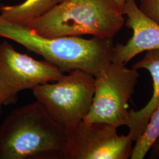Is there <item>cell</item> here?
Instances as JSON below:
<instances>
[{"instance_id": "6da1fadb", "label": "cell", "mask_w": 159, "mask_h": 159, "mask_svg": "<svg viewBox=\"0 0 159 159\" xmlns=\"http://www.w3.org/2000/svg\"><path fill=\"white\" fill-rule=\"evenodd\" d=\"M66 131L39 102L15 108L0 125V159H64Z\"/></svg>"}, {"instance_id": "7a4b0ae2", "label": "cell", "mask_w": 159, "mask_h": 159, "mask_svg": "<svg viewBox=\"0 0 159 159\" xmlns=\"http://www.w3.org/2000/svg\"><path fill=\"white\" fill-rule=\"evenodd\" d=\"M0 37L12 40L39 54L64 73L80 70L95 77L112 60L113 42L110 38L46 37L1 17Z\"/></svg>"}, {"instance_id": "3957f363", "label": "cell", "mask_w": 159, "mask_h": 159, "mask_svg": "<svg viewBox=\"0 0 159 159\" xmlns=\"http://www.w3.org/2000/svg\"><path fill=\"white\" fill-rule=\"evenodd\" d=\"M125 24L122 10L114 0H64L23 25L49 38L91 35L112 39Z\"/></svg>"}, {"instance_id": "277c9868", "label": "cell", "mask_w": 159, "mask_h": 159, "mask_svg": "<svg viewBox=\"0 0 159 159\" xmlns=\"http://www.w3.org/2000/svg\"><path fill=\"white\" fill-rule=\"evenodd\" d=\"M94 77L75 70L53 82L37 85L32 91L57 124L65 130L85 119L94 93Z\"/></svg>"}, {"instance_id": "5b68a950", "label": "cell", "mask_w": 159, "mask_h": 159, "mask_svg": "<svg viewBox=\"0 0 159 159\" xmlns=\"http://www.w3.org/2000/svg\"><path fill=\"white\" fill-rule=\"evenodd\" d=\"M139 75L126 64L111 62L94 77V93L91 107L83 120L102 123L118 128L127 125L128 102L134 93Z\"/></svg>"}, {"instance_id": "8992f818", "label": "cell", "mask_w": 159, "mask_h": 159, "mask_svg": "<svg viewBox=\"0 0 159 159\" xmlns=\"http://www.w3.org/2000/svg\"><path fill=\"white\" fill-rule=\"evenodd\" d=\"M64 74L46 60L18 52L6 41L0 43V98L4 106L16 104L21 91L55 81Z\"/></svg>"}, {"instance_id": "52a82bcc", "label": "cell", "mask_w": 159, "mask_h": 159, "mask_svg": "<svg viewBox=\"0 0 159 159\" xmlns=\"http://www.w3.org/2000/svg\"><path fill=\"white\" fill-rule=\"evenodd\" d=\"M117 130L106 123L82 120L66 130L64 159L130 158L133 141L129 135H119Z\"/></svg>"}, {"instance_id": "ba28073f", "label": "cell", "mask_w": 159, "mask_h": 159, "mask_svg": "<svg viewBox=\"0 0 159 159\" xmlns=\"http://www.w3.org/2000/svg\"><path fill=\"white\" fill-rule=\"evenodd\" d=\"M122 11L133 35L125 44L113 46L111 62L127 64L143 52L159 50V24L140 11L136 0H126Z\"/></svg>"}, {"instance_id": "9c48e42d", "label": "cell", "mask_w": 159, "mask_h": 159, "mask_svg": "<svg viewBox=\"0 0 159 159\" xmlns=\"http://www.w3.org/2000/svg\"><path fill=\"white\" fill-rule=\"evenodd\" d=\"M136 70L146 69L153 79V94L143 108L135 111L130 110V118L127 126L129 129L128 135L133 142L142 136L154 112L159 107V50L146 51L142 59L133 65Z\"/></svg>"}, {"instance_id": "30bf717a", "label": "cell", "mask_w": 159, "mask_h": 159, "mask_svg": "<svg viewBox=\"0 0 159 159\" xmlns=\"http://www.w3.org/2000/svg\"><path fill=\"white\" fill-rule=\"evenodd\" d=\"M64 0H25L14 6L0 7V17L12 23L24 25L50 11Z\"/></svg>"}, {"instance_id": "8fae6325", "label": "cell", "mask_w": 159, "mask_h": 159, "mask_svg": "<svg viewBox=\"0 0 159 159\" xmlns=\"http://www.w3.org/2000/svg\"><path fill=\"white\" fill-rule=\"evenodd\" d=\"M159 135V107L152 114L143 134L136 142L130 159H144Z\"/></svg>"}, {"instance_id": "7c38bea8", "label": "cell", "mask_w": 159, "mask_h": 159, "mask_svg": "<svg viewBox=\"0 0 159 159\" xmlns=\"http://www.w3.org/2000/svg\"><path fill=\"white\" fill-rule=\"evenodd\" d=\"M137 5L144 15L159 24V0H139Z\"/></svg>"}, {"instance_id": "4fadbf2b", "label": "cell", "mask_w": 159, "mask_h": 159, "mask_svg": "<svg viewBox=\"0 0 159 159\" xmlns=\"http://www.w3.org/2000/svg\"><path fill=\"white\" fill-rule=\"evenodd\" d=\"M150 159H159V135L149 150Z\"/></svg>"}, {"instance_id": "5bb4252c", "label": "cell", "mask_w": 159, "mask_h": 159, "mask_svg": "<svg viewBox=\"0 0 159 159\" xmlns=\"http://www.w3.org/2000/svg\"><path fill=\"white\" fill-rule=\"evenodd\" d=\"M116 1V2L117 4V5L119 6L120 8L123 10V6L124 4L125 3L126 0H114Z\"/></svg>"}, {"instance_id": "9a60e30c", "label": "cell", "mask_w": 159, "mask_h": 159, "mask_svg": "<svg viewBox=\"0 0 159 159\" xmlns=\"http://www.w3.org/2000/svg\"><path fill=\"white\" fill-rule=\"evenodd\" d=\"M3 106V104H2V102L1 100V98H0V116L2 113V107Z\"/></svg>"}]
</instances>
